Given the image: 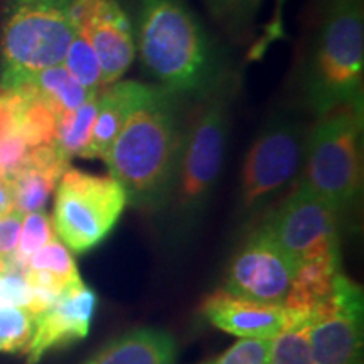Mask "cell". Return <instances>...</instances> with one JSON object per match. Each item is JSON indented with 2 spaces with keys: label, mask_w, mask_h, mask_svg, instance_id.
Masks as SVG:
<instances>
[{
  "label": "cell",
  "mask_w": 364,
  "mask_h": 364,
  "mask_svg": "<svg viewBox=\"0 0 364 364\" xmlns=\"http://www.w3.org/2000/svg\"><path fill=\"white\" fill-rule=\"evenodd\" d=\"M179 100L157 85H140L124 129L103 159L130 206L145 213L157 215L169 193L186 125Z\"/></svg>",
  "instance_id": "obj_1"
},
{
  "label": "cell",
  "mask_w": 364,
  "mask_h": 364,
  "mask_svg": "<svg viewBox=\"0 0 364 364\" xmlns=\"http://www.w3.org/2000/svg\"><path fill=\"white\" fill-rule=\"evenodd\" d=\"M135 48L157 86L199 100L225 83L220 53L181 0H140Z\"/></svg>",
  "instance_id": "obj_2"
},
{
  "label": "cell",
  "mask_w": 364,
  "mask_h": 364,
  "mask_svg": "<svg viewBox=\"0 0 364 364\" xmlns=\"http://www.w3.org/2000/svg\"><path fill=\"white\" fill-rule=\"evenodd\" d=\"M230 93L225 81L186 120L169 193L157 213L176 238L194 230L220 182L231 125Z\"/></svg>",
  "instance_id": "obj_3"
},
{
  "label": "cell",
  "mask_w": 364,
  "mask_h": 364,
  "mask_svg": "<svg viewBox=\"0 0 364 364\" xmlns=\"http://www.w3.org/2000/svg\"><path fill=\"white\" fill-rule=\"evenodd\" d=\"M363 0H329L304 73V98L316 117L363 102Z\"/></svg>",
  "instance_id": "obj_4"
},
{
  "label": "cell",
  "mask_w": 364,
  "mask_h": 364,
  "mask_svg": "<svg viewBox=\"0 0 364 364\" xmlns=\"http://www.w3.org/2000/svg\"><path fill=\"white\" fill-rule=\"evenodd\" d=\"M361 139L363 102L317 117L307 134L299 184L326 199L341 216L361 193Z\"/></svg>",
  "instance_id": "obj_5"
},
{
  "label": "cell",
  "mask_w": 364,
  "mask_h": 364,
  "mask_svg": "<svg viewBox=\"0 0 364 364\" xmlns=\"http://www.w3.org/2000/svg\"><path fill=\"white\" fill-rule=\"evenodd\" d=\"M75 0H12L2 34V90L46 68L63 65Z\"/></svg>",
  "instance_id": "obj_6"
},
{
  "label": "cell",
  "mask_w": 364,
  "mask_h": 364,
  "mask_svg": "<svg viewBox=\"0 0 364 364\" xmlns=\"http://www.w3.org/2000/svg\"><path fill=\"white\" fill-rule=\"evenodd\" d=\"M309 127L292 118H272L253 140L240 179L238 213L252 220L299 184Z\"/></svg>",
  "instance_id": "obj_7"
},
{
  "label": "cell",
  "mask_w": 364,
  "mask_h": 364,
  "mask_svg": "<svg viewBox=\"0 0 364 364\" xmlns=\"http://www.w3.org/2000/svg\"><path fill=\"white\" fill-rule=\"evenodd\" d=\"M127 204L125 189L112 176L70 167L56 188L54 233L70 252H90L112 233Z\"/></svg>",
  "instance_id": "obj_8"
},
{
  "label": "cell",
  "mask_w": 364,
  "mask_h": 364,
  "mask_svg": "<svg viewBox=\"0 0 364 364\" xmlns=\"http://www.w3.org/2000/svg\"><path fill=\"white\" fill-rule=\"evenodd\" d=\"M262 226L299 265L341 250L338 209L300 184L275 204Z\"/></svg>",
  "instance_id": "obj_9"
},
{
  "label": "cell",
  "mask_w": 364,
  "mask_h": 364,
  "mask_svg": "<svg viewBox=\"0 0 364 364\" xmlns=\"http://www.w3.org/2000/svg\"><path fill=\"white\" fill-rule=\"evenodd\" d=\"M363 304L361 287L341 272L332 294L311 312L314 364H361Z\"/></svg>",
  "instance_id": "obj_10"
},
{
  "label": "cell",
  "mask_w": 364,
  "mask_h": 364,
  "mask_svg": "<svg viewBox=\"0 0 364 364\" xmlns=\"http://www.w3.org/2000/svg\"><path fill=\"white\" fill-rule=\"evenodd\" d=\"M299 263L260 226L250 235L228 268L226 292L263 304L282 306Z\"/></svg>",
  "instance_id": "obj_11"
},
{
  "label": "cell",
  "mask_w": 364,
  "mask_h": 364,
  "mask_svg": "<svg viewBox=\"0 0 364 364\" xmlns=\"http://www.w3.org/2000/svg\"><path fill=\"white\" fill-rule=\"evenodd\" d=\"M73 26L83 29L97 54L103 85L120 81L136 54L134 26L118 0H75Z\"/></svg>",
  "instance_id": "obj_12"
},
{
  "label": "cell",
  "mask_w": 364,
  "mask_h": 364,
  "mask_svg": "<svg viewBox=\"0 0 364 364\" xmlns=\"http://www.w3.org/2000/svg\"><path fill=\"white\" fill-rule=\"evenodd\" d=\"M98 297L83 280L73 282L58 299L36 316L33 338L26 348V364H39L54 349L88 336Z\"/></svg>",
  "instance_id": "obj_13"
},
{
  "label": "cell",
  "mask_w": 364,
  "mask_h": 364,
  "mask_svg": "<svg viewBox=\"0 0 364 364\" xmlns=\"http://www.w3.org/2000/svg\"><path fill=\"white\" fill-rule=\"evenodd\" d=\"M203 316L218 329L241 339H273L285 324L287 311L279 304H263L218 290L204 300Z\"/></svg>",
  "instance_id": "obj_14"
},
{
  "label": "cell",
  "mask_w": 364,
  "mask_h": 364,
  "mask_svg": "<svg viewBox=\"0 0 364 364\" xmlns=\"http://www.w3.org/2000/svg\"><path fill=\"white\" fill-rule=\"evenodd\" d=\"M68 169L70 159L63 156L54 144L29 149L24 166L9 182L14 209L22 215L44 211L53 191Z\"/></svg>",
  "instance_id": "obj_15"
},
{
  "label": "cell",
  "mask_w": 364,
  "mask_h": 364,
  "mask_svg": "<svg viewBox=\"0 0 364 364\" xmlns=\"http://www.w3.org/2000/svg\"><path fill=\"white\" fill-rule=\"evenodd\" d=\"M140 81H117L103 86L97 95V117L90 142L86 145L83 159H103L110 152L113 142L124 129L127 117L134 107L140 90Z\"/></svg>",
  "instance_id": "obj_16"
},
{
  "label": "cell",
  "mask_w": 364,
  "mask_h": 364,
  "mask_svg": "<svg viewBox=\"0 0 364 364\" xmlns=\"http://www.w3.org/2000/svg\"><path fill=\"white\" fill-rule=\"evenodd\" d=\"M176 354L169 332L140 327L112 339L85 364H176Z\"/></svg>",
  "instance_id": "obj_17"
},
{
  "label": "cell",
  "mask_w": 364,
  "mask_h": 364,
  "mask_svg": "<svg viewBox=\"0 0 364 364\" xmlns=\"http://www.w3.org/2000/svg\"><path fill=\"white\" fill-rule=\"evenodd\" d=\"M341 272V250L300 263L282 306L289 312L311 314L332 294Z\"/></svg>",
  "instance_id": "obj_18"
},
{
  "label": "cell",
  "mask_w": 364,
  "mask_h": 364,
  "mask_svg": "<svg viewBox=\"0 0 364 364\" xmlns=\"http://www.w3.org/2000/svg\"><path fill=\"white\" fill-rule=\"evenodd\" d=\"M6 91L33 93L44 103H48L56 112L58 117H61L66 112L76 110L86 100L95 97L80 83H76L63 65L46 68V70L22 76L12 85H9Z\"/></svg>",
  "instance_id": "obj_19"
},
{
  "label": "cell",
  "mask_w": 364,
  "mask_h": 364,
  "mask_svg": "<svg viewBox=\"0 0 364 364\" xmlns=\"http://www.w3.org/2000/svg\"><path fill=\"white\" fill-rule=\"evenodd\" d=\"M309 329L311 314L287 311L284 327L272 339L270 364H314Z\"/></svg>",
  "instance_id": "obj_20"
},
{
  "label": "cell",
  "mask_w": 364,
  "mask_h": 364,
  "mask_svg": "<svg viewBox=\"0 0 364 364\" xmlns=\"http://www.w3.org/2000/svg\"><path fill=\"white\" fill-rule=\"evenodd\" d=\"M95 117H97V95L73 112L63 113L58 118V129L54 145L66 159L81 157L86 145L90 142L93 130Z\"/></svg>",
  "instance_id": "obj_21"
},
{
  "label": "cell",
  "mask_w": 364,
  "mask_h": 364,
  "mask_svg": "<svg viewBox=\"0 0 364 364\" xmlns=\"http://www.w3.org/2000/svg\"><path fill=\"white\" fill-rule=\"evenodd\" d=\"M22 98L19 113V134L29 149L54 144L58 129L56 112L43 100L27 91H14Z\"/></svg>",
  "instance_id": "obj_22"
},
{
  "label": "cell",
  "mask_w": 364,
  "mask_h": 364,
  "mask_svg": "<svg viewBox=\"0 0 364 364\" xmlns=\"http://www.w3.org/2000/svg\"><path fill=\"white\" fill-rule=\"evenodd\" d=\"M63 66L73 76V80L90 93L97 95L105 86L98 58L83 29H75L66 56L63 59Z\"/></svg>",
  "instance_id": "obj_23"
},
{
  "label": "cell",
  "mask_w": 364,
  "mask_h": 364,
  "mask_svg": "<svg viewBox=\"0 0 364 364\" xmlns=\"http://www.w3.org/2000/svg\"><path fill=\"white\" fill-rule=\"evenodd\" d=\"M56 238L51 218L46 215V211H36L24 215L16 253L11 258V268L14 270H26L27 262L36 252L46 247L49 241Z\"/></svg>",
  "instance_id": "obj_24"
},
{
  "label": "cell",
  "mask_w": 364,
  "mask_h": 364,
  "mask_svg": "<svg viewBox=\"0 0 364 364\" xmlns=\"http://www.w3.org/2000/svg\"><path fill=\"white\" fill-rule=\"evenodd\" d=\"M27 270L51 273L53 277H56L66 285L81 279L70 248L65 247L58 240V236L29 258L24 272Z\"/></svg>",
  "instance_id": "obj_25"
},
{
  "label": "cell",
  "mask_w": 364,
  "mask_h": 364,
  "mask_svg": "<svg viewBox=\"0 0 364 364\" xmlns=\"http://www.w3.org/2000/svg\"><path fill=\"white\" fill-rule=\"evenodd\" d=\"M36 326L34 314L22 307H0V354L26 351Z\"/></svg>",
  "instance_id": "obj_26"
},
{
  "label": "cell",
  "mask_w": 364,
  "mask_h": 364,
  "mask_svg": "<svg viewBox=\"0 0 364 364\" xmlns=\"http://www.w3.org/2000/svg\"><path fill=\"white\" fill-rule=\"evenodd\" d=\"M272 339H240L228 351L203 364H270Z\"/></svg>",
  "instance_id": "obj_27"
},
{
  "label": "cell",
  "mask_w": 364,
  "mask_h": 364,
  "mask_svg": "<svg viewBox=\"0 0 364 364\" xmlns=\"http://www.w3.org/2000/svg\"><path fill=\"white\" fill-rule=\"evenodd\" d=\"M31 304L33 289L24 272L14 268L0 272V307H22L29 311Z\"/></svg>",
  "instance_id": "obj_28"
},
{
  "label": "cell",
  "mask_w": 364,
  "mask_h": 364,
  "mask_svg": "<svg viewBox=\"0 0 364 364\" xmlns=\"http://www.w3.org/2000/svg\"><path fill=\"white\" fill-rule=\"evenodd\" d=\"M22 220L24 215L17 209L0 216V272L11 268V258L19 245Z\"/></svg>",
  "instance_id": "obj_29"
},
{
  "label": "cell",
  "mask_w": 364,
  "mask_h": 364,
  "mask_svg": "<svg viewBox=\"0 0 364 364\" xmlns=\"http://www.w3.org/2000/svg\"><path fill=\"white\" fill-rule=\"evenodd\" d=\"M263 0H235L233 12H231L228 27L236 38L248 36L252 31L253 22L257 19Z\"/></svg>",
  "instance_id": "obj_30"
},
{
  "label": "cell",
  "mask_w": 364,
  "mask_h": 364,
  "mask_svg": "<svg viewBox=\"0 0 364 364\" xmlns=\"http://www.w3.org/2000/svg\"><path fill=\"white\" fill-rule=\"evenodd\" d=\"M209 12L213 14V17L220 22H230L231 12H233L235 0H204Z\"/></svg>",
  "instance_id": "obj_31"
},
{
  "label": "cell",
  "mask_w": 364,
  "mask_h": 364,
  "mask_svg": "<svg viewBox=\"0 0 364 364\" xmlns=\"http://www.w3.org/2000/svg\"><path fill=\"white\" fill-rule=\"evenodd\" d=\"M14 209V203L11 198V191L4 186H0V216L6 215V213L12 211Z\"/></svg>",
  "instance_id": "obj_32"
}]
</instances>
